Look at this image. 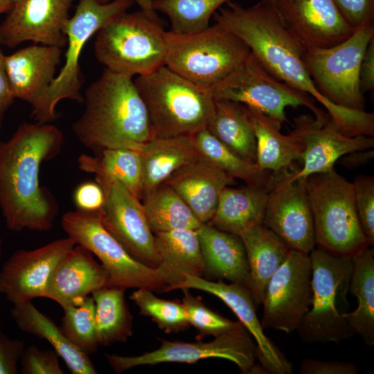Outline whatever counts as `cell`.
Wrapping results in <instances>:
<instances>
[{"label": "cell", "instance_id": "f6af8a7d", "mask_svg": "<svg viewBox=\"0 0 374 374\" xmlns=\"http://www.w3.org/2000/svg\"><path fill=\"white\" fill-rule=\"evenodd\" d=\"M76 209L98 212L103 208L105 196L102 187L95 181H86L79 185L73 195Z\"/></svg>", "mask_w": 374, "mask_h": 374}, {"label": "cell", "instance_id": "d6986e66", "mask_svg": "<svg viewBox=\"0 0 374 374\" xmlns=\"http://www.w3.org/2000/svg\"><path fill=\"white\" fill-rule=\"evenodd\" d=\"M294 122L292 132L301 141L304 149L303 167L293 172L292 181L305 180L311 175L329 171L341 157L374 147L373 136H348L330 117L320 120L303 114L294 118Z\"/></svg>", "mask_w": 374, "mask_h": 374}, {"label": "cell", "instance_id": "ba28073f", "mask_svg": "<svg viewBox=\"0 0 374 374\" xmlns=\"http://www.w3.org/2000/svg\"><path fill=\"white\" fill-rule=\"evenodd\" d=\"M166 42L165 65L208 91L251 53L243 40L216 23L193 33L166 31Z\"/></svg>", "mask_w": 374, "mask_h": 374}, {"label": "cell", "instance_id": "603a6c76", "mask_svg": "<svg viewBox=\"0 0 374 374\" xmlns=\"http://www.w3.org/2000/svg\"><path fill=\"white\" fill-rule=\"evenodd\" d=\"M62 53L58 46L35 44L4 55V67L15 98L34 106L55 78Z\"/></svg>", "mask_w": 374, "mask_h": 374}, {"label": "cell", "instance_id": "ab89813d", "mask_svg": "<svg viewBox=\"0 0 374 374\" xmlns=\"http://www.w3.org/2000/svg\"><path fill=\"white\" fill-rule=\"evenodd\" d=\"M130 299L137 305L141 315L150 317L166 333H177L190 326L182 302L158 298L147 289H136Z\"/></svg>", "mask_w": 374, "mask_h": 374}, {"label": "cell", "instance_id": "7bdbcfd3", "mask_svg": "<svg viewBox=\"0 0 374 374\" xmlns=\"http://www.w3.org/2000/svg\"><path fill=\"white\" fill-rule=\"evenodd\" d=\"M24 374H64L55 350L32 345L25 348L20 359Z\"/></svg>", "mask_w": 374, "mask_h": 374}, {"label": "cell", "instance_id": "11a10c76", "mask_svg": "<svg viewBox=\"0 0 374 374\" xmlns=\"http://www.w3.org/2000/svg\"><path fill=\"white\" fill-rule=\"evenodd\" d=\"M2 44H3V39H2V36L1 33V28H0V45Z\"/></svg>", "mask_w": 374, "mask_h": 374}, {"label": "cell", "instance_id": "4dcf8cb0", "mask_svg": "<svg viewBox=\"0 0 374 374\" xmlns=\"http://www.w3.org/2000/svg\"><path fill=\"white\" fill-rule=\"evenodd\" d=\"M10 316L22 331L47 341L73 374H96L94 364L64 336L60 327L41 312L32 301L15 304Z\"/></svg>", "mask_w": 374, "mask_h": 374}, {"label": "cell", "instance_id": "5b68a950", "mask_svg": "<svg viewBox=\"0 0 374 374\" xmlns=\"http://www.w3.org/2000/svg\"><path fill=\"white\" fill-rule=\"evenodd\" d=\"M305 186L317 247L352 258L371 246L357 216L353 183L333 168L308 176Z\"/></svg>", "mask_w": 374, "mask_h": 374}, {"label": "cell", "instance_id": "7dc6e473", "mask_svg": "<svg viewBox=\"0 0 374 374\" xmlns=\"http://www.w3.org/2000/svg\"><path fill=\"white\" fill-rule=\"evenodd\" d=\"M301 374H357V366L350 362L306 359L301 364Z\"/></svg>", "mask_w": 374, "mask_h": 374}, {"label": "cell", "instance_id": "ee69618b", "mask_svg": "<svg viewBox=\"0 0 374 374\" xmlns=\"http://www.w3.org/2000/svg\"><path fill=\"white\" fill-rule=\"evenodd\" d=\"M348 24L356 30L374 24V0H333Z\"/></svg>", "mask_w": 374, "mask_h": 374}, {"label": "cell", "instance_id": "5bb4252c", "mask_svg": "<svg viewBox=\"0 0 374 374\" xmlns=\"http://www.w3.org/2000/svg\"><path fill=\"white\" fill-rule=\"evenodd\" d=\"M309 254L291 249L270 278L262 301V329L291 333L299 328L312 303Z\"/></svg>", "mask_w": 374, "mask_h": 374}, {"label": "cell", "instance_id": "4fadbf2b", "mask_svg": "<svg viewBox=\"0 0 374 374\" xmlns=\"http://www.w3.org/2000/svg\"><path fill=\"white\" fill-rule=\"evenodd\" d=\"M160 341L161 344L159 348L141 355L105 354V357L109 366L117 373L139 366H153L166 362L192 364L211 357L223 358L233 362L243 373H265L260 364H256V344L243 325L215 337L209 342Z\"/></svg>", "mask_w": 374, "mask_h": 374}, {"label": "cell", "instance_id": "d4e9b609", "mask_svg": "<svg viewBox=\"0 0 374 374\" xmlns=\"http://www.w3.org/2000/svg\"><path fill=\"white\" fill-rule=\"evenodd\" d=\"M196 231L206 279H226L249 289V267L241 238L218 229L208 223L202 224Z\"/></svg>", "mask_w": 374, "mask_h": 374}, {"label": "cell", "instance_id": "f5cc1de1", "mask_svg": "<svg viewBox=\"0 0 374 374\" xmlns=\"http://www.w3.org/2000/svg\"><path fill=\"white\" fill-rule=\"evenodd\" d=\"M12 4L13 3L8 0H0V15L10 10Z\"/></svg>", "mask_w": 374, "mask_h": 374}, {"label": "cell", "instance_id": "8fae6325", "mask_svg": "<svg viewBox=\"0 0 374 374\" xmlns=\"http://www.w3.org/2000/svg\"><path fill=\"white\" fill-rule=\"evenodd\" d=\"M374 37V24L359 28L344 42L330 48L304 51L303 62L319 92L332 103L365 111L359 85L363 55Z\"/></svg>", "mask_w": 374, "mask_h": 374}, {"label": "cell", "instance_id": "7402d4cb", "mask_svg": "<svg viewBox=\"0 0 374 374\" xmlns=\"http://www.w3.org/2000/svg\"><path fill=\"white\" fill-rule=\"evenodd\" d=\"M109 274L84 247L75 244L54 269L45 298L62 308L81 303L89 294L108 285Z\"/></svg>", "mask_w": 374, "mask_h": 374}, {"label": "cell", "instance_id": "836d02e7", "mask_svg": "<svg viewBox=\"0 0 374 374\" xmlns=\"http://www.w3.org/2000/svg\"><path fill=\"white\" fill-rule=\"evenodd\" d=\"M78 164L82 171L99 174L120 182L141 201L143 167L139 150L127 148H108L98 156L81 154Z\"/></svg>", "mask_w": 374, "mask_h": 374}, {"label": "cell", "instance_id": "8992f818", "mask_svg": "<svg viewBox=\"0 0 374 374\" xmlns=\"http://www.w3.org/2000/svg\"><path fill=\"white\" fill-rule=\"evenodd\" d=\"M166 33L156 11L125 12L97 31L95 55L114 73L146 75L165 65Z\"/></svg>", "mask_w": 374, "mask_h": 374}, {"label": "cell", "instance_id": "9c48e42d", "mask_svg": "<svg viewBox=\"0 0 374 374\" xmlns=\"http://www.w3.org/2000/svg\"><path fill=\"white\" fill-rule=\"evenodd\" d=\"M132 0H78L74 15L69 18L64 33L67 48L65 62L41 99L32 107L31 117L36 123H50L57 118L55 107L62 100L83 102L81 94L80 57L82 49L98 30L116 17L125 12Z\"/></svg>", "mask_w": 374, "mask_h": 374}, {"label": "cell", "instance_id": "ffe728a7", "mask_svg": "<svg viewBox=\"0 0 374 374\" xmlns=\"http://www.w3.org/2000/svg\"><path fill=\"white\" fill-rule=\"evenodd\" d=\"M73 0H18L0 24L3 44L14 48L31 41L62 48L64 28Z\"/></svg>", "mask_w": 374, "mask_h": 374}, {"label": "cell", "instance_id": "9a60e30c", "mask_svg": "<svg viewBox=\"0 0 374 374\" xmlns=\"http://www.w3.org/2000/svg\"><path fill=\"white\" fill-rule=\"evenodd\" d=\"M94 175L105 196L100 212L103 226L132 258L157 268L161 260L141 201L120 182Z\"/></svg>", "mask_w": 374, "mask_h": 374}, {"label": "cell", "instance_id": "484cf974", "mask_svg": "<svg viewBox=\"0 0 374 374\" xmlns=\"http://www.w3.org/2000/svg\"><path fill=\"white\" fill-rule=\"evenodd\" d=\"M161 263L157 268L171 291L186 276L204 277V265L196 230L179 229L154 233Z\"/></svg>", "mask_w": 374, "mask_h": 374}, {"label": "cell", "instance_id": "44dd1931", "mask_svg": "<svg viewBox=\"0 0 374 374\" xmlns=\"http://www.w3.org/2000/svg\"><path fill=\"white\" fill-rule=\"evenodd\" d=\"M195 289L216 296L228 305L254 338L260 366L265 373L291 374L292 364L263 332L256 314V305L250 290L240 283L213 282L203 277L186 276L175 285L177 289Z\"/></svg>", "mask_w": 374, "mask_h": 374}, {"label": "cell", "instance_id": "e575fe53", "mask_svg": "<svg viewBox=\"0 0 374 374\" xmlns=\"http://www.w3.org/2000/svg\"><path fill=\"white\" fill-rule=\"evenodd\" d=\"M125 289L105 286L92 292L98 346L125 342L132 335V316Z\"/></svg>", "mask_w": 374, "mask_h": 374}, {"label": "cell", "instance_id": "bcb514c9", "mask_svg": "<svg viewBox=\"0 0 374 374\" xmlns=\"http://www.w3.org/2000/svg\"><path fill=\"white\" fill-rule=\"evenodd\" d=\"M25 349L20 339L9 338L0 332V374H17L18 364Z\"/></svg>", "mask_w": 374, "mask_h": 374}, {"label": "cell", "instance_id": "816d5d0a", "mask_svg": "<svg viewBox=\"0 0 374 374\" xmlns=\"http://www.w3.org/2000/svg\"><path fill=\"white\" fill-rule=\"evenodd\" d=\"M100 3H107L111 0H98ZM134 2H136L141 10L147 11V12H154L155 11L152 8L153 0H132Z\"/></svg>", "mask_w": 374, "mask_h": 374}, {"label": "cell", "instance_id": "c3c4849f", "mask_svg": "<svg viewBox=\"0 0 374 374\" xmlns=\"http://www.w3.org/2000/svg\"><path fill=\"white\" fill-rule=\"evenodd\" d=\"M359 85L362 93L374 89V37L368 43L362 60Z\"/></svg>", "mask_w": 374, "mask_h": 374}, {"label": "cell", "instance_id": "e0dca14e", "mask_svg": "<svg viewBox=\"0 0 374 374\" xmlns=\"http://www.w3.org/2000/svg\"><path fill=\"white\" fill-rule=\"evenodd\" d=\"M75 245L66 237L35 249L16 251L0 270V294L13 305L45 298L51 274Z\"/></svg>", "mask_w": 374, "mask_h": 374}, {"label": "cell", "instance_id": "6da1fadb", "mask_svg": "<svg viewBox=\"0 0 374 374\" xmlns=\"http://www.w3.org/2000/svg\"><path fill=\"white\" fill-rule=\"evenodd\" d=\"M226 4L213 15L215 23L243 40L268 72L321 104L346 136H374L373 113L339 106L319 92L303 64L304 48L283 26L272 0L247 8Z\"/></svg>", "mask_w": 374, "mask_h": 374}, {"label": "cell", "instance_id": "681fc988", "mask_svg": "<svg viewBox=\"0 0 374 374\" xmlns=\"http://www.w3.org/2000/svg\"><path fill=\"white\" fill-rule=\"evenodd\" d=\"M3 58L4 55L0 49V130L5 113L15 99L6 75Z\"/></svg>", "mask_w": 374, "mask_h": 374}, {"label": "cell", "instance_id": "9f6ffc18", "mask_svg": "<svg viewBox=\"0 0 374 374\" xmlns=\"http://www.w3.org/2000/svg\"><path fill=\"white\" fill-rule=\"evenodd\" d=\"M8 1H10L11 3H14L16 1H17L18 0H8Z\"/></svg>", "mask_w": 374, "mask_h": 374}, {"label": "cell", "instance_id": "f1b7e54d", "mask_svg": "<svg viewBox=\"0 0 374 374\" xmlns=\"http://www.w3.org/2000/svg\"><path fill=\"white\" fill-rule=\"evenodd\" d=\"M243 242L250 272L249 290L256 306L262 303L267 285L291 249L263 224L240 236Z\"/></svg>", "mask_w": 374, "mask_h": 374}, {"label": "cell", "instance_id": "277c9868", "mask_svg": "<svg viewBox=\"0 0 374 374\" xmlns=\"http://www.w3.org/2000/svg\"><path fill=\"white\" fill-rule=\"evenodd\" d=\"M145 105L153 137L191 136L205 129L215 112L206 89L163 65L134 80Z\"/></svg>", "mask_w": 374, "mask_h": 374}, {"label": "cell", "instance_id": "30bf717a", "mask_svg": "<svg viewBox=\"0 0 374 374\" xmlns=\"http://www.w3.org/2000/svg\"><path fill=\"white\" fill-rule=\"evenodd\" d=\"M100 212L68 211L62 216V227L75 244L99 259L109 274L107 286L165 292L166 284L159 270L132 258L103 226Z\"/></svg>", "mask_w": 374, "mask_h": 374}, {"label": "cell", "instance_id": "ac0fdd59", "mask_svg": "<svg viewBox=\"0 0 374 374\" xmlns=\"http://www.w3.org/2000/svg\"><path fill=\"white\" fill-rule=\"evenodd\" d=\"M287 30L305 51L334 46L355 30L333 0H272Z\"/></svg>", "mask_w": 374, "mask_h": 374}, {"label": "cell", "instance_id": "60d3db41", "mask_svg": "<svg viewBox=\"0 0 374 374\" xmlns=\"http://www.w3.org/2000/svg\"><path fill=\"white\" fill-rule=\"evenodd\" d=\"M181 290L188 322L197 330L199 340L207 336L218 337L242 325L240 321H232L208 308L199 297L193 296L189 289Z\"/></svg>", "mask_w": 374, "mask_h": 374}, {"label": "cell", "instance_id": "3957f363", "mask_svg": "<svg viewBox=\"0 0 374 374\" xmlns=\"http://www.w3.org/2000/svg\"><path fill=\"white\" fill-rule=\"evenodd\" d=\"M84 110L72 125L80 143L98 154L108 148L137 150L153 137L145 105L132 77L105 69L86 89Z\"/></svg>", "mask_w": 374, "mask_h": 374}, {"label": "cell", "instance_id": "1f68e13d", "mask_svg": "<svg viewBox=\"0 0 374 374\" xmlns=\"http://www.w3.org/2000/svg\"><path fill=\"white\" fill-rule=\"evenodd\" d=\"M207 130L243 159L256 162V138L249 110L243 104L215 99L213 116Z\"/></svg>", "mask_w": 374, "mask_h": 374}, {"label": "cell", "instance_id": "74e56055", "mask_svg": "<svg viewBox=\"0 0 374 374\" xmlns=\"http://www.w3.org/2000/svg\"><path fill=\"white\" fill-rule=\"evenodd\" d=\"M232 0H153L152 8L170 19V31L193 33L209 25L210 19L222 6Z\"/></svg>", "mask_w": 374, "mask_h": 374}, {"label": "cell", "instance_id": "f546056e", "mask_svg": "<svg viewBox=\"0 0 374 374\" xmlns=\"http://www.w3.org/2000/svg\"><path fill=\"white\" fill-rule=\"evenodd\" d=\"M247 107L256 138V163L271 172L295 170L294 162L302 161L304 149L299 138L292 131L288 135L283 134L282 123L256 109Z\"/></svg>", "mask_w": 374, "mask_h": 374}, {"label": "cell", "instance_id": "b9f144b4", "mask_svg": "<svg viewBox=\"0 0 374 374\" xmlns=\"http://www.w3.org/2000/svg\"><path fill=\"white\" fill-rule=\"evenodd\" d=\"M359 223L371 245L374 244V178L359 175L352 182Z\"/></svg>", "mask_w": 374, "mask_h": 374}, {"label": "cell", "instance_id": "db71d44e", "mask_svg": "<svg viewBox=\"0 0 374 374\" xmlns=\"http://www.w3.org/2000/svg\"><path fill=\"white\" fill-rule=\"evenodd\" d=\"M2 251H3V241H2L1 238L0 237V258L1 256Z\"/></svg>", "mask_w": 374, "mask_h": 374}, {"label": "cell", "instance_id": "cb8c5ba5", "mask_svg": "<svg viewBox=\"0 0 374 374\" xmlns=\"http://www.w3.org/2000/svg\"><path fill=\"white\" fill-rule=\"evenodd\" d=\"M164 183L175 190L204 224L213 216L223 189L236 184V181L200 155Z\"/></svg>", "mask_w": 374, "mask_h": 374}, {"label": "cell", "instance_id": "d6a6232c", "mask_svg": "<svg viewBox=\"0 0 374 374\" xmlns=\"http://www.w3.org/2000/svg\"><path fill=\"white\" fill-rule=\"evenodd\" d=\"M353 271L349 291L357 299V307L344 314L355 335L374 345V249L369 247L352 257Z\"/></svg>", "mask_w": 374, "mask_h": 374}, {"label": "cell", "instance_id": "f35d334b", "mask_svg": "<svg viewBox=\"0 0 374 374\" xmlns=\"http://www.w3.org/2000/svg\"><path fill=\"white\" fill-rule=\"evenodd\" d=\"M60 329L66 339L90 355L98 347L95 322V302L92 296L81 303L63 308Z\"/></svg>", "mask_w": 374, "mask_h": 374}, {"label": "cell", "instance_id": "d590c367", "mask_svg": "<svg viewBox=\"0 0 374 374\" xmlns=\"http://www.w3.org/2000/svg\"><path fill=\"white\" fill-rule=\"evenodd\" d=\"M141 204L153 233L179 229L196 230L202 224L185 201L165 183L145 195Z\"/></svg>", "mask_w": 374, "mask_h": 374}, {"label": "cell", "instance_id": "f907efd6", "mask_svg": "<svg viewBox=\"0 0 374 374\" xmlns=\"http://www.w3.org/2000/svg\"><path fill=\"white\" fill-rule=\"evenodd\" d=\"M373 157L374 151L373 150L355 151L341 157L339 159V163L347 168L353 169L366 164Z\"/></svg>", "mask_w": 374, "mask_h": 374}, {"label": "cell", "instance_id": "83f0119b", "mask_svg": "<svg viewBox=\"0 0 374 374\" xmlns=\"http://www.w3.org/2000/svg\"><path fill=\"white\" fill-rule=\"evenodd\" d=\"M271 186L245 184L223 189L211 220L213 226L238 236L263 224L268 193Z\"/></svg>", "mask_w": 374, "mask_h": 374}, {"label": "cell", "instance_id": "7c38bea8", "mask_svg": "<svg viewBox=\"0 0 374 374\" xmlns=\"http://www.w3.org/2000/svg\"><path fill=\"white\" fill-rule=\"evenodd\" d=\"M208 91L214 99L240 103L282 124L287 121L285 112L287 107L305 106L320 120L330 117L317 106L315 100L310 96L273 76L251 52L242 63Z\"/></svg>", "mask_w": 374, "mask_h": 374}, {"label": "cell", "instance_id": "7a4b0ae2", "mask_svg": "<svg viewBox=\"0 0 374 374\" xmlns=\"http://www.w3.org/2000/svg\"><path fill=\"white\" fill-rule=\"evenodd\" d=\"M64 141L63 132L51 123L24 122L0 141V208L10 231L53 228L59 206L39 184V172L44 161L59 154Z\"/></svg>", "mask_w": 374, "mask_h": 374}, {"label": "cell", "instance_id": "52a82bcc", "mask_svg": "<svg viewBox=\"0 0 374 374\" xmlns=\"http://www.w3.org/2000/svg\"><path fill=\"white\" fill-rule=\"evenodd\" d=\"M309 255L312 303L297 331L305 342L338 344L355 335L344 317L350 309L347 296L352 258L335 256L317 247Z\"/></svg>", "mask_w": 374, "mask_h": 374}, {"label": "cell", "instance_id": "2e32d148", "mask_svg": "<svg viewBox=\"0 0 374 374\" xmlns=\"http://www.w3.org/2000/svg\"><path fill=\"white\" fill-rule=\"evenodd\" d=\"M295 170L275 172L268 193L263 225L291 249L310 254L316 247L312 215L305 179H291Z\"/></svg>", "mask_w": 374, "mask_h": 374}, {"label": "cell", "instance_id": "4316f807", "mask_svg": "<svg viewBox=\"0 0 374 374\" xmlns=\"http://www.w3.org/2000/svg\"><path fill=\"white\" fill-rule=\"evenodd\" d=\"M138 150L143 167L141 200L179 168L200 156L192 135L152 137Z\"/></svg>", "mask_w": 374, "mask_h": 374}, {"label": "cell", "instance_id": "8d00e7d4", "mask_svg": "<svg viewBox=\"0 0 374 374\" xmlns=\"http://www.w3.org/2000/svg\"><path fill=\"white\" fill-rule=\"evenodd\" d=\"M193 136L199 154L233 177L248 185L272 186L275 172L260 168L234 153L206 128Z\"/></svg>", "mask_w": 374, "mask_h": 374}]
</instances>
